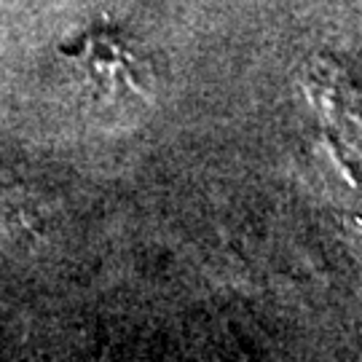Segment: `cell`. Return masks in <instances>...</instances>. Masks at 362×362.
Segmentation results:
<instances>
[{
  "mask_svg": "<svg viewBox=\"0 0 362 362\" xmlns=\"http://www.w3.org/2000/svg\"><path fill=\"white\" fill-rule=\"evenodd\" d=\"M65 52L83 62L94 86L105 94H116V91H129V94H140V97L148 94L140 81L137 57L113 33H94Z\"/></svg>",
  "mask_w": 362,
  "mask_h": 362,
  "instance_id": "1",
  "label": "cell"
}]
</instances>
